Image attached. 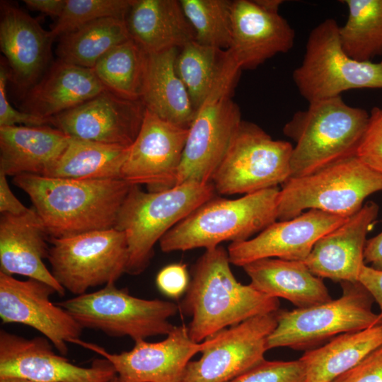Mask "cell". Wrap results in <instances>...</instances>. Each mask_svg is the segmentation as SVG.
Returning a JSON list of instances; mask_svg holds the SVG:
<instances>
[{"mask_svg":"<svg viewBox=\"0 0 382 382\" xmlns=\"http://www.w3.org/2000/svg\"><path fill=\"white\" fill-rule=\"evenodd\" d=\"M13 183L30 197L50 238L115 227L131 185L117 179H68L23 174Z\"/></svg>","mask_w":382,"mask_h":382,"instance_id":"obj_1","label":"cell"},{"mask_svg":"<svg viewBox=\"0 0 382 382\" xmlns=\"http://www.w3.org/2000/svg\"><path fill=\"white\" fill-rule=\"evenodd\" d=\"M230 264L227 250L219 245L206 249L194 267L183 308L192 317L187 328L195 342L279 308L278 299L238 282Z\"/></svg>","mask_w":382,"mask_h":382,"instance_id":"obj_2","label":"cell"},{"mask_svg":"<svg viewBox=\"0 0 382 382\" xmlns=\"http://www.w3.org/2000/svg\"><path fill=\"white\" fill-rule=\"evenodd\" d=\"M283 127L295 142L290 178L303 177L356 155L369 113L347 104L341 96L308 103Z\"/></svg>","mask_w":382,"mask_h":382,"instance_id":"obj_3","label":"cell"},{"mask_svg":"<svg viewBox=\"0 0 382 382\" xmlns=\"http://www.w3.org/2000/svg\"><path fill=\"white\" fill-rule=\"evenodd\" d=\"M279 191L274 187L233 199L215 195L169 230L159 241L161 250L209 249L248 240L277 221Z\"/></svg>","mask_w":382,"mask_h":382,"instance_id":"obj_4","label":"cell"},{"mask_svg":"<svg viewBox=\"0 0 382 382\" xmlns=\"http://www.w3.org/2000/svg\"><path fill=\"white\" fill-rule=\"evenodd\" d=\"M212 183L187 182L158 192L132 185L120 209L115 228L125 234L126 272L137 275L149 266L157 242L201 204L215 196Z\"/></svg>","mask_w":382,"mask_h":382,"instance_id":"obj_5","label":"cell"},{"mask_svg":"<svg viewBox=\"0 0 382 382\" xmlns=\"http://www.w3.org/2000/svg\"><path fill=\"white\" fill-rule=\"evenodd\" d=\"M379 191L382 174L354 155L285 181L278 198L277 221L291 219L306 209L348 218L362 207L367 197Z\"/></svg>","mask_w":382,"mask_h":382,"instance_id":"obj_6","label":"cell"},{"mask_svg":"<svg viewBox=\"0 0 382 382\" xmlns=\"http://www.w3.org/2000/svg\"><path fill=\"white\" fill-rule=\"evenodd\" d=\"M337 21L327 18L309 33L303 61L292 78L308 103L363 88H382V61L361 62L344 50Z\"/></svg>","mask_w":382,"mask_h":382,"instance_id":"obj_7","label":"cell"},{"mask_svg":"<svg viewBox=\"0 0 382 382\" xmlns=\"http://www.w3.org/2000/svg\"><path fill=\"white\" fill-rule=\"evenodd\" d=\"M342 296L313 306L278 310L277 324L267 349L286 347L309 350L339 335L361 330L382 322L373 311L374 299L359 282H341Z\"/></svg>","mask_w":382,"mask_h":382,"instance_id":"obj_8","label":"cell"},{"mask_svg":"<svg viewBox=\"0 0 382 382\" xmlns=\"http://www.w3.org/2000/svg\"><path fill=\"white\" fill-rule=\"evenodd\" d=\"M110 283L103 289L57 303L83 328L113 337L129 336L134 342L168 335L174 328L169 319L178 306L160 299L132 296L127 289Z\"/></svg>","mask_w":382,"mask_h":382,"instance_id":"obj_9","label":"cell"},{"mask_svg":"<svg viewBox=\"0 0 382 382\" xmlns=\"http://www.w3.org/2000/svg\"><path fill=\"white\" fill-rule=\"evenodd\" d=\"M240 73L228 69L204 103L188 128L176 185L212 183L243 121L232 100Z\"/></svg>","mask_w":382,"mask_h":382,"instance_id":"obj_10","label":"cell"},{"mask_svg":"<svg viewBox=\"0 0 382 382\" xmlns=\"http://www.w3.org/2000/svg\"><path fill=\"white\" fill-rule=\"evenodd\" d=\"M50 243L52 274L65 290L76 296L91 287L115 283L126 272V236L115 228L50 238Z\"/></svg>","mask_w":382,"mask_h":382,"instance_id":"obj_11","label":"cell"},{"mask_svg":"<svg viewBox=\"0 0 382 382\" xmlns=\"http://www.w3.org/2000/svg\"><path fill=\"white\" fill-rule=\"evenodd\" d=\"M292 144L275 140L256 124L243 120L212 180L221 195H248L278 187L291 175Z\"/></svg>","mask_w":382,"mask_h":382,"instance_id":"obj_12","label":"cell"},{"mask_svg":"<svg viewBox=\"0 0 382 382\" xmlns=\"http://www.w3.org/2000/svg\"><path fill=\"white\" fill-rule=\"evenodd\" d=\"M276 312L253 317L207 338L201 357L190 361L180 382H230L263 361Z\"/></svg>","mask_w":382,"mask_h":382,"instance_id":"obj_13","label":"cell"},{"mask_svg":"<svg viewBox=\"0 0 382 382\" xmlns=\"http://www.w3.org/2000/svg\"><path fill=\"white\" fill-rule=\"evenodd\" d=\"M188 129L168 122L146 108L140 130L129 146L121 178L149 192L176 185Z\"/></svg>","mask_w":382,"mask_h":382,"instance_id":"obj_14","label":"cell"},{"mask_svg":"<svg viewBox=\"0 0 382 382\" xmlns=\"http://www.w3.org/2000/svg\"><path fill=\"white\" fill-rule=\"evenodd\" d=\"M73 344L93 351L114 367L120 382H180L192 357L202 352L208 339L195 342L185 325L175 326L165 340L134 342V347L119 354L110 353L96 344L76 339Z\"/></svg>","mask_w":382,"mask_h":382,"instance_id":"obj_15","label":"cell"},{"mask_svg":"<svg viewBox=\"0 0 382 382\" xmlns=\"http://www.w3.org/2000/svg\"><path fill=\"white\" fill-rule=\"evenodd\" d=\"M117 373L106 359L81 367L57 354L46 337L31 339L0 331V378L36 382H110Z\"/></svg>","mask_w":382,"mask_h":382,"instance_id":"obj_16","label":"cell"},{"mask_svg":"<svg viewBox=\"0 0 382 382\" xmlns=\"http://www.w3.org/2000/svg\"><path fill=\"white\" fill-rule=\"evenodd\" d=\"M57 293L49 284L28 278L19 280L0 272V318L4 323L30 326L46 337L62 355L68 343L79 339L83 328L64 308L53 303Z\"/></svg>","mask_w":382,"mask_h":382,"instance_id":"obj_17","label":"cell"},{"mask_svg":"<svg viewBox=\"0 0 382 382\" xmlns=\"http://www.w3.org/2000/svg\"><path fill=\"white\" fill-rule=\"evenodd\" d=\"M146 107L141 100L108 90L50 118L51 125L71 137L130 146L140 130Z\"/></svg>","mask_w":382,"mask_h":382,"instance_id":"obj_18","label":"cell"},{"mask_svg":"<svg viewBox=\"0 0 382 382\" xmlns=\"http://www.w3.org/2000/svg\"><path fill=\"white\" fill-rule=\"evenodd\" d=\"M348 218L309 209L291 219L277 221L254 238L231 243L227 249L230 262L243 267L263 258L304 261L322 236Z\"/></svg>","mask_w":382,"mask_h":382,"instance_id":"obj_19","label":"cell"},{"mask_svg":"<svg viewBox=\"0 0 382 382\" xmlns=\"http://www.w3.org/2000/svg\"><path fill=\"white\" fill-rule=\"evenodd\" d=\"M231 43L227 52L241 69H255L277 54L291 50L295 31L279 13L267 11L254 1L234 0Z\"/></svg>","mask_w":382,"mask_h":382,"instance_id":"obj_20","label":"cell"},{"mask_svg":"<svg viewBox=\"0 0 382 382\" xmlns=\"http://www.w3.org/2000/svg\"><path fill=\"white\" fill-rule=\"evenodd\" d=\"M379 207L366 203L343 224L322 236L303 262L316 276L337 282H357L363 266L366 235Z\"/></svg>","mask_w":382,"mask_h":382,"instance_id":"obj_21","label":"cell"},{"mask_svg":"<svg viewBox=\"0 0 382 382\" xmlns=\"http://www.w3.org/2000/svg\"><path fill=\"white\" fill-rule=\"evenodd\" d=\"M0 20V48L9 79L26 92L47 69L54 37L36 19L6 1L1 2Z\"/></svg>","mask_w":382,"mask_h":382,"instance_id":"obj_22","label":"cell"},{"mask_svg":"<svg viewBox=\"0 0 382 382\" xmlns=\"http://www.w3.org/2000/svg\"><path fill=\"white\" fill-rule=\"evenodd\" d=\"M47 233L33 207L21 215L1 214L0 218V272L35 279L52 286L60 296L65 289L43 260L47 258Z\"/></svg>","mask_w":382,"mask_h":382,"instance_id":"obj_23","label":"cell"},{"mask_svg":"<svg viewBox=\"0 0 382 382\" xmlns=\"http://www.w3.org/2000/svg\"><path fill=\"white\" fill-rule=\"evenodd\" d=\"M106 90L93 69L55 61L24 94L23 111L51 118Z\"/></svg>","mask_w":382,"mask_h":382,"instance_id":"obj_24","label":"cell"},{"mask_svg":"<svg viewBox=\"0 0 382 382\" xmlns=\"http://www.w3.org/2000/svg\"><path fill=\"white\" fill-rule=\"evenodd\" d=\"M71 137L50 125L0 127V171L7 176H45L66 149Z\"/></svg>","mask_w":382,"mask_h":382,"instance_id":"obj_25","label":"cell"},{"mask_svg":"<svg viewBox=\"0 0 382 382\" xmlns=\"http://www.w3.org/2000/svg\"><path fill=\"white\" fill-rule=\"evenodd\" d=\"M125 19L130 37L149 54L195 40L180 0H132Z\"/></svg>","mask_w":382,"mask_h":382,"instance_id":"obj_26","label":"cell"},{"mask_svg":"<svg viewBox=\"0 0 382 382\" xmlns=\"http://www.w3.org/2000/svg\"><path fill=\"white\" fill-rule=\"evenodd\" d=\"M243 268L255 289L269 296L288 300L299 308L332 299L322 279L314 275L303 261L263 258Z\"/></svg>","mask_w":382,"mask_h":382,"instance_id":"obj_27","label":"cell"},{"mask_svg":"<svg viewBox=\"0 0 382 382\" xmlns=\"http://www.w3.org/2000/svg\"><path fill=\"white\" fill-rule=\"evenodd\" d=\"M179 49L149 54L141 100L159 117L188 129L196 113L175 62Z\"/></svg>","mask_w":382,"mask_h":382,"instance_id":"obj_28","label":"cell"},{"mask_svg":"<svg viewBox=\"0 0 382 382\" xmlns=\"http://www.w3.org/2000/svg\"><path fill=\"white\" fill-rule=\"evenodd\" d=\"M381 345L382 322L339 335L325 345L306 351L300 358L305 367L304 382H332Z\"/></svg>","mask_w":382,"mask_h":382,"instance_id":"obj_29","label":"cell"},{"mask_svg":"<svg viewBox=\"0 0 382 382\" xmlns=\"http://www.w3.org/2000/svg\"><path fill=\"white\" fill-rule=\"evenodd\" d=\"M129 146L71 137L57 163L45 177L68 179H117ZM122 179V178H121Z\"/></svg>","mask_w":382,"mask_h":382,"instance_id":"obj_30","label":"cell"},{"mask_svg":"<svg viewBox=\"0 0 382 382\" xmlns=\"http://www.w3.org/2000/svg\"><path fill=\"white\" fill-rule=\"evenodd\" d=\"M125 18H100L60 36L57 47L58 59L93 69L110 50L131 38Z\"/></svg>","mask_w":382,"mask_h":382,"instance_id":"obj_31","label":"cell"},{"mask_svg":"<svg viewBox=\"0 0 382 382\" xmlns=\"http://www.w3.org/2000/svg\"><path fill=\"white\" fill-rule=\"evenodd\" d=\"M230 63L227 50L195 40L179 49L175 68L196 111L210 96Z\"/></svg>","mask_w":382,"mask_h":382,"instance_id":"obj_32","label":"cell"},{"mask_svg":"<svg viewBox=\"0 0 382 382\" xmlns=\"http://www.w3.org/2000/svg\"><path fill=\"white\" fill-rule=\"evenodd\" d=\"M149 57L130 38L107 52L93 70L107 90L125 98L141 100Z\"/></svg>","mask_w":382,"mask_h":382,"instance_id":"obj_33","label":"cell"},{"mask_svg":"<svg viewBox=\"0 0 382 382\" xmlns=\"http://www.w3.org/2000/svg\"><path fill=\"white\" fill-rule=\"evenodd\" d=\"M348 17L339 34L345 52L357 61L382 56V0H345Z\"/></svg>","mask_w":382,"mask_h":382,"instance_id":"obj_34","label":"cell"},{"mask_svg":"<svg viewBox=\"0 0 382 382\" xmlns=\"http://www.w3.org/2000/svg\"><path fill=\"white\" fill-rule=\"evenodd\" d=\"M191 24L195 41L227 50L231 43V7L229 0H180Z\"/></svg>","mask_w":382,"mask_h":382,"instance_id":"obj_35","label":"cell"},{"mask_svg":"<svg viewBox=\"0 0 382 382\" xmlns=\"http://www.w3.org/2000/svg\"><path fill=\"white\" fill-rule=\"evenodd\" d=\"M132 3V0H66L50 32L55 38L100 18H126Z\"/></svg>","mask_w":382,"mask_h":382,"instance_id":"obj_36","label":"cell"},{"mask_svg":"<svg viewBox=\"0 0 382 382\" xmlns=\"http://www.w3.org/2000/svg\"><path fill=\"white\" fill-rule=\"evenodd\" d=\"M303 363L300 360H264L230 382H304Z\"/></svg>","mask_w":382,"mask_h":382,"instance_id":"obj_37","label":"cell"},{"mask_svg":"<svg viewBox=\"0 0 382 382\" xmlns=\"http://www.w3.org/2000/svg\"><path fill=\"white\" fill-rule=\"evenodd\" d=\"M356 156L373 170L382 174V109L375 107L357 150Z\"/></svg>","mask_w":382,"mask_h":382,"instance_id":"obj_38","label":"cell"},{"mask_svg":"<svg viewBox=\"0 0 382 382\" xmlns=\"http://www.w3.org/2000/svg\"><path fill=\"white\" fill-rule=\"evenodd\" d=\"M1 60L0 65V127L16 126L40 127L51 125L50 118L41 117L24 111L16 110L8 102L6 83L9 79L8 67Z\"/></svg>","mask_w":382,"mask_h":382,"instance_id":"obj_39","label":"cell"},{"mask_svg":"<svg viewBox=\"0 0 382 382\" xmlns=\"http://www.w3.org/2000/svg\"><path fill=\"white\" fill-rule=\"evenodd\" d=\"M337 380L338 382H382V345Z\"/></svg>","mask_w":382,"mask_h":382,"instance_id":"obj_40","label":"cell"},{"mask_svg":"<svg viewBox=\"0 0 382 382\" xmlns=\"http://www.w3.org/2000/svg\"><path fill=\"white\" fill-rule=\"evenodd\" d=\"M156 283L158 289L170 298L177 299L189 285V277L186 265L180 263L168 265L157 274Z\"/></svg>","mask_w":382,"mask_h":382,"instance_id":"obj_41","label":"cell"},{"mask_svg":"<svg viewBox=\"0 0 382 382\" xmlns=\"http://www.w3.org/2000/svg\"><path fill=\"white\" fill-rule=\"evenodd\" d=\"M7 175L0 171V212L11 215H21L30 208L24 206L12 192L8 183Z\"/></svg>","mask_w":382,"mask_h":382,"instance_id":"obj_42","label":"cell"},{"mask_svg":"<svg viewBox=\"0 0 382 382\" xmlns=\"http://www.w3.org/2000/svg\"><path fill=\"white\" fill-rule=\"evenodd\" d=\"M359 282L371 295L381 310L382 318V270H376L366 264L363 266Z\"/></svg>","mask_w":382,"mask_h":382,"instance_id":"obj_43","label":"cell"},{"mask_svg":"<svg viewBox=\"0 0 382 382\" xmlns=\"http://www.w3.org/2000/svg\"><path fill=\"white\" fill-rule=\"evenodd\" d=\"M364 258L365 264L369 263L370 267L382 270V231L366 241Z\"/></svg>","mask_w":382,"mask_h":382,"instance_id":"obj_44","label":"cell"},{"mask_svg":"<svg viewBox=\"0 0 382 382\" xmlns=\"http://www.w3.org/2000/svg\"><path fill=\"white\" fill-rule=\"evenodd\" d=\"M66 0H24L30 10L40 11L52 17L59 18L62 15Z\"/></svg>","mask_w":382,"mask_h":382,"instance_id":"obj_45","label":"cell"},{"mask_svg":"<svg viewBox=\"0 0 382 382\" xmlns=\"http://www.w3.org/2000/svg\"><path fill=\"white\" fill-rule=\"evenodd\" d=\"M254 1L261 8L273 13H279V8L284 2L282 0H255Z\"/></svg>","mask_w":382,"mask_h":382,"instance_id":"obj_46","label":"cell"},{"mask_svg":"<svg viewBox=\"0 0 382 382\" xmlns=\"http://www.w3.org/2000/svg\"><path fill=\"white\" fill-rule=\"evenodd\" d=\"M0 382H36L34 381L21 378H0Z\"/></svg>","mask_w":382,"mask_h":382,"instance_id":"obj_47","label":"cell"},{"mask_svg":"<svg viewBox=\"0 0 382 382\" xmlns=\"http://www.w3.org/2000/svg\"><path fill=\"white\" fill-rule=\"evenodd\" d=\"M110 382H120L117 376H116Z\"/></svg>","mask_w":382,"mask_h":382,"instance_id":"obj_48","label":"cell"},{"mask_svg":"<svg viewBox=\"0 0 382 382\" xmlns=\"http://www.w3.org/2000/svg\"><path fill=\"white\" fill-rule=\"evenodd\" d=\"M332 382H338V380H337V378H336L335 380H334V381H332Z\"/></svg>","mask_w":382,"mask_h":382,"instance_id":"obj_49","label":"cell"}]
</instances>
